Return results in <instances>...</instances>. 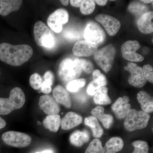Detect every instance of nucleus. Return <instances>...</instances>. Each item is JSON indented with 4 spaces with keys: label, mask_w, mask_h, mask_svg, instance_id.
<instances>
[{
    "label": "nucleus",
    "mask_w": 153,
    "mask_h": 153,
    "mask_svg": "<svg viewBox=\"0 0 153 153\" xmlns=\"http://www.w3.org/2000/svg\"><path fill=\"white\" fill-rule=\"evenodd\" d=\"M92 75L93 80L89 82L87 88L88 94L90 95H94L101 88L105 87L107 83L106 77L98 69L94 70Z\"/></svg>",
    "instance_id": "obj_14"
},
{
    "label": "nucleus",
    "mask_w": 153,
    "mask_h": 153,
    "mask_svg": "<svg viewBox=\"0 0 153 153\" xmlns=\"http://www.w3.org/2000/svg\"><path fill=\"white\" fill-rule=\"evenodd\" d=\"M85 153H105V148L102 147L100 140L95 138L91 141Z\"/></svg>",
    "instance_id": "obj_29"
},
{
    "label": "nucleus",
    "mask_w": 153,
    "mask_h": 153,
    "mask_svg": "<svg viewBox=\"0 0 153 153\" xmlns=\"http://www.w3.org/2000/svg\"><path fill=\"white\" fill-rule=\"evenodd\" d=\"M80 61L82 70L88 74H90L93 72L94 67L92 62L85 59H80Z\"/></svg>",
    "instance_id": "obj_35"
},
{
    "label": "nucleus",
    "mask_w": 153,
    "mask_h": 153,
    "mask_svg": "<svg viewBox=\"0 0 153 153\" xmlns=\"http://www.w3.org/2000/svg\"><path fill=\"white\" fill-rule=\"evenodd\" d=\"M53 94L56 102L63 105L67 108L71 107V102L70 95L63 87L57 85L53 90Z\"/></svg>",
    "instance_id": "obj_18"
},
{
    "label": "nucleus",
    "mask_w": 153,
    "mask_h": 153,
    "mask_svg": "<svg viewBox=\"0 0 153 153\" xmlns=\"http://www.w3.org/2000/svg\"><path fill=\"white\" fill-rule=\"evenodd\" d=\"M130 99L128 96H124L120 97L111 106L113 111L118 119H122L127 115L131 109V105L129 103Z\"/></svg>",
    "instance_id": "obj_15"
},
{
    "label": "nucleus",
    "mask_w": 153,
    "mask_h": 153,
    "mask_svg": "<svg viewBox=\"0 0 153 153\" xmlns=\"http://www.w3.org/2000/svg\"><path fill=\"white\" fill-rule=\"evenodd\" d=\"M125 69L130 73L131 76L128 78L130 85L138 88L144 86L147 82L143 73V68L132 62L128 63L127 66L125 67Z\"/></svg>",
    "instance_id": "obj_11"
},
{
    "label": "nucleus",
    "mask_w": 153,
    "mask_h": 153,
    "mask_svg": "<svg viewBox=\"0 0 153 153\" xmlns=\"http://www.w3.org/2000/svg\"><path fill=\"white\" fill-rule=\"evenodd\" d=\"M124 142L119 137H114L110 139L105 145V153H116L123 149Z\"/></svg>",
    "instance_id": "obj_25"
},
{
    "label": "nucleus",
    "mask_w": 153,
    "mask_h": 153,
    "mask_svg": "<svg viewBox=\"0 0 153 153\" xmlns=\"http://www.w3.org/2000/svg\"><path fill=\"white\" fill-rule=\"evenodd\" d=\"M137 99L143 111L148 114L153 112V98L146 91H140L137 94Z\"/></svg>",
    "instance_id": "obj_22"
},
{
    "label": "nucleus",
    "mask_w": 153,
    "mask_h": 153,
    "mask_svg": "<svg viewBox=\"0 0 153 153\" xmlns=\"http://www.w3.org/2000/svg\"><path fill=\"white\" fill-rule=\"evenodd\" d=\"M84 38L85 41L97 45L102 44L105 38V34L102 28L97 23L90 22L87 23L84 30Z\"/></svg>",
    "instance_id": "obj_8"
},
{
    "label": "nucleus",
    "mask_w": 153,
    "mask_h": 153,
    "mask_svg": "<svg viewBox=\"0 0 153 153\" xmlns=\"http://www.w3.org/2000/svg\"><path fill=\"white\" fill-rule=\"evenodd\" d=\"M33 49L26 44H0V60L13 66H22L33 56Z\"/></svg>",
    "instance_id": "obj_1"
},
{
    "label": "nucleus",
    "mask_w": 153,
    "mask_h": 153,
    "mask_svg": "<svg viewBox=\"0 0 153 153\" xmlns=\"http://www.w3.org/2000/svg\"><path fill=\"white\" fill-rule=\"evenodd\" d=\"M80 59L73 60L66 58L60 63L58 69V75L60 79L64 82H69L77 79L82 72Z\"/></svg>",
    "instance_id": "obj_3"
},
{
    "label": "nucleus",
    "mask_w": 153,
    "mask_h": 153,
    "mask_svg": "<svg viewBox=\"0 0 153 153\" xmlns=\"http://www.w3.org/2000/svg\"><path fill=\"white\" fill-rule=\"evenodd\" d=\"M34 35L36 43L40 47L51 49L55 46V34L42 21H38L34 25Z\"/></svg>",
    "instance_id": "obj_4"
},
{
    "label": "nucleus",
    "mask_w": 153,
    "mask_h": 153,
    "mask_svg": "<svg viewBox=\"0 0 153 153\" xmlns=\"http://www.w3.org/2000/svg\"><path fill=\"white\" fill-rule=\"evenodd\" d=\"M91 114L94 117L98 119L101 122L103 126L105 128H109L114 121L112 116L104 113V108L103 107L98 106L93 108L91 111Z\"/></svg>",
    "instance_id": "obj_21"
},
{
    "label": "nucleus",
    "mask_w": 153,
    "mask_h": 153,
    "mask_svg": "<svg viewBox=\"0 0 153 153\" xmlns=\"http://www.w3.org/2000/svg\"><path fill=\"white\" fill-rule=\"evenodd\" d=\"M95 3H96L97 4L100 6H105L106 5L107 3V1H105V0H97V1H94Z\"/></svg>",
    "instance_id": "obj_39"
},
{
    "label": "nucleus",
    "mask_w": 153,
    "mask_h": 153,
    "mask_svg": "<svg viewBox=\"0 0 153 153\" xmlns=\"http://www.w3.org/2000/svg\"><path fill=\"white\" fill-rule=\"evenodd\" d=\"M98 50V45L89 41L82 40L76 42L72 49V52L77 57H89L94 55Z\"/></svg>",
    "instance_id": "obj_13"
},
{
    "label": "nucleus",
    "mask_w": 153,
    "mask_h": 153,
    "mask_svg": "<svg viewBox=\"0 0 153 153\" xmlns=\"http://www.w3.org/2000/svg\"><path fill=\"white\" fill-rule=\"evenodd\" d=\"M153 13L148 11L140 17L137 22L138 29L141 33L145 34L153 33Z\"/></svg>",
    "instance_id": "obj_17"
},
{
    "label": "nucleus",
    "mask_w": 153,
    "mask_h": 153,
    "mask_svg": "<svg viewBox=\"0 0 153 153\" xmlns=\"http://www.w3.org/2000/svg\"><path fill=\"white\" fill-rule=\"evenodd\" d=\"M86 83L85 79L80 78L72 80L68 82L66 88L70 92H75L78 91L80 88L83 87Z\"/></svg>",
    "instance_id": "obj_30"
},
{
    "label": "nucleus",
    "mask_w": 153,
    "mask_h": 153,
    "mask_svg": "<svg viewBox=\"0 0 153 153\" xmlns=\"http://www.w3.org/2000/svg\"><path fill=\"white\" fill-rule=\"evenodd\" d=\"M41 88V91L45 94H48L52 91V87L51 85L44 81H43Z\"/></svg>",
    "instance_id": "obj_37"
},
{
    "label": "nucleus",
    "mask_w": 153,
    "mask_h": 153,
    "mask_svg": "<svg viewBox=\"0 0 153 153\" xmlns=\"http://www.w3.org/2000/svg\"><path fill=\"white\" fill-rule=\"evenodd\" d=\"M2 139L6 144L17 148L26 147L32 142L30 135L18 131L6 132L3 134Z\"/></svg>",
    "instance_id": "obj_7"
},
{
    "label": "nucleus",
    "mask_w": 153,
    "mask_h": 153,
    "mask_svg": "<svg viewBox=\"0 0 153 153\" xmlns=\"http://www.w3.org/2000/svg\"><path fill=\"white\" fill-rule=\"evenodd\" d=\"M82 1L81 0H71L70 3L71 5L76 7H79L81 5Z\"/></svg>",
    "instance_id": "obj_38"
},
{
    "label": "nucleus",
    "mask_w": 153,
    "mask_h": 153,
    "mask_svg": "<svg viewBox=\"0 0 153 153\" xmlns=\"http://www.w3.org/2000/svg\"><path fill=\"white\" fill-rule=\"evenodd\" d=\"M7 123L4 120L0 117V129L4 128L6 126Z\"/></svg>",
    "instance_id": "obj_40"
},
{
    "label": "nucleus",
    "mask_w": 153,
    "mask_h": 153,
    "mask_svg": "<svg viewBox=\"0 0 153 153\" xmlns=\"http://www.w3.org/2000/svg\"><path fill=\"white\" fill-rule=\"evenodd\" d=\"M69 15L65 9H59L49 16L47 25L53 32L59 33L63 29V25L68 22Z\"/></svg>",
    "instance_id": "obj_9"
},
{
    "label": "nucleus",
    "mask_w": 153,
    "mask_h": 153,
    "mask_svg": "<svg viewBox=\"0 0 153 153\" xmlns=\"http://www.w3.org/2000/svg\"><path fill=\"white\" fill-rule=\"evenodd\" d=\"M36 153H53V152L51 150H46L41 152H38Z\"/></svg>",
    "instance_id": "obj_42"
},
{
    "label": "nucleus",
    "mask_w": 153,
    "mask_h": 153,
    "mask_svg": "<svg viewBox=\"0 0 153 153\" xmlns=\"http://www.w3.org/2000/svg\"><path fill=\"white\" fill-rule=\"evenodd\" d=\"M108 88L106 87L101 88L94 94V101L96 104L105 105L111 103V100L108 94Z\"/></svg>",
    "instance_id": "obj_27"
},
{
    "label": "nucleus",
    "mask_w": 153,
    "mask_h": 153,
    "mask_svg": "<svg viewBox=\"0 0 153 153\" xmlns=\"http://www.w3.org/2000/svg\"><path fill=\"white\" fill-rule=\"evenodd\" d=\"M89 138V133L86 130L82 131L77 130L71 134L69 140L70 143L75 146L81 147L83 144L88 141Z\"/></svg>",
    "instance_id": "obj_23"
},
{
    "label": "nucleus",
    "mask_w": 153,
    "mask_h": 153,
    "mask_svg": "<svg viewBox=\"0 0 153 153\" xmlns=\"http://www.w3.org/2000/svg\"><path fill=\"white\" fill-rule=\"evenodd\" d=\"M150 116L148 113L130 109L125 117L124 126L129 131L145 128L148 125Z\"/></svg>",
    "instance_id": "obj_5"
},
{
    "label": "nucleus",
    "mask_w": 153,
    "mask_h": 153,
    "mask_svg": "<svg viewBox=\"0 0 153 153\" xmlns=\"http://www.w3.org/2000/svg\"><path fill=\"white\" fill-rule=\"evenodd\" d=\"M39 105L46 114H57L60 110V107L54 99L50 96L46 94L41 96L39 99Z\"/></svg>",
    "instance_id": "obj_16"
},
{
    "label": "nucleus",
    "mask_w": 153,
    "mask_h": 153,
    "mask_svg": "<svg viewBox=\"0 0 153 153\" xmlns=\"http://www.w3.org/2000/svg\"><path fill=\"white\" fill-rule=\"evenodd\" d=\"M82 119L75 113L69 112L61 120V128L64 130H68L79 125L82 122Z\"/></svg>",
    "instance_id": "obj_19"
},
{
    "label": "nucleus",
    "mask_w": 153,
    "mask_h": 153,
    "mask_svg": "<svg viewBox=\"0 0 153 153\" xmlns=\"http://www.w3.org/2000/svg\"><path fill=\"white\" fill-rule=\"evenodd\" d=\"M143 73L145 79L147 81L153 82V68L150 64L144 66L143 68Z\"/></svg>",
    "instance_id": "obj_34"
},
{
    "label": "nucleus",
    "mask_w": 153,
    "mask_h": 153,
    "mask_svg": "<svg viewBox=\"0 0 153 153\" xmlns=\"http://www.w3.org/2000/svg\"><path fill=\"white\" fill-rule=\"evenodd\" d=\"M140 47L139 43L136 41H128L122 45L121 50L123 57L126 60L131 62H140L144 58L141 55L138 54L136 51Z\"/></svg>",
    "instance_id": "obj_10"
},
{
    "label": "nucleus",
    "mask_w": 153,
    "mask_h": 153,
    "mask_svg": "<svg viewBox=\"0 0 153 153\" xmlns=\"http://www.w3.org/2000/svg\"><path fill=\"white\" fill-rule=\"evenodd\" d=\"M132 145L134 147V151L132 153H149V145L146 142L141 140L135 141Z\"/></svg>",
    "instance_id": "obj_32"
},
{
    "label": "nucleus",
    "mask_w": 153,
    "mask_h": 153,
    "mask_svg": "<svg viewBox=\"0 0 153 153\" xmlns=\"http://www.w3.org/2000/svg\"><path fill=\"white\" fill-rule=\"evenodd\" d=\"M60 1L62 3V4L65 6L68 5V3H69V1L68 0H61Z\"/></svg>",
    "instance_id": "obj_41"
},
{
    "label": "nucleus",
    "mask_w": 153,
    "mask_h": 153,
    "mask_svg": "<svg viewBox=\"0 0 153 153\" xmlns=\"http://www.w3.org/2000/svg\"><path fill=\"white\" fill-rule=\"evenodd\" d=\"M95 20L103 26L109 36L116 35L120 29L121 24L120 21L109 15L99 14L96 16Z\"/></svg>",
    "instance_id": "obj_12"
},
{
    "label": "nucleus",
    "mask_w": 153,
    "mask_h": 153,
    "mask_svg": "<svg viewBox=\"0 0 153 153\" xmlns=\"http://www.w3.org/2000/svg\"><path fill=\"white\" fill-rule=\"evenodd\" d=\"M26 101L25 95L20 88H14L11 91L8 98H0V115H7L13 111L24 106Z\"/></svg>",
    "instance_id": "obj_2"
},
{
    "label": "nucleus",
    "mask_w": 153,
    "mask_h": 153,
    "mask_svg": "<svg viewBox=\"0 0 153 153\" xmlns=\"http://www.w3.org/2000/svg\"><path fill=\"white\" fill-rule=\"evenodd\" d=\"M141 1L146 3V4H149V3L152 2L153 1L152 0H143V1Z\"/></svg>",
    "instance_id": "obj_43"
},
{
    "label": "nucleus",
    "mask_w": 153,
    "mask_h": 153,
    "mask_svg": "<svg viewBox=\"0 0 153 153\" xmlns=\"http://www.w3.org/2000/svg\"><path fill=\"white\" fill-rule=\"evenodd\" d=\"M95 7L94 1L85 0L82 1L80 7V10L83 15H88L91 14L94 11Z\"/></svg>",
    "instance_id": "obj_31"
},
{
    "label": "nucleus",
    "mask_w": 153,
    "mask_h": 153,
    "mask_svg": "<svg viewBox=\"0 0 153 153\" xmlns=\"http://www.w3.org/2000/svg\"><path fill=\"white\" fill-rule=\"evenodd\" d=\"M116 52L114 46L112 44H109L97 50L94 54L96 63L105 73H107L112 68Z\"/></svg>",
    "instance_id": "obj_6"
},
{
    "label": "nucleus",
    "mask_w": 153,
    "mask_h": 153,
    "mask_svg": "<svg viewBox=\"0 0 153 153\" xmlns=\"http://www.w3.org/2000/svg\"><path fill=\"white\" fill-rule=\"evenodd\" d=\"M43 83L42 77L38 73L32 74L30 78V83L31 87L35 90H38L41 88Z\"/></svg>",
    "instance_id": "obj_33"
},
{
    "label": "nucleus",
    "mask_w": 153,
    "mask_h": 153,
    "mask_svg": "<svg viewBox=\"0 0 153 153\" xmlns=\"http://www.w3.org/2000/svg\"><path fill=\"white\" fill-rule=\"evenodd\" d=\"M84 123L85 125L90 127L93 136L96 138H100L103 134V129L97 119L94 117L90 116L85 118L84 120Z\"/></svg>",
    "instance_id": "obj_26"
},
{
    "label": "nucleus",
    "mask_w": 153,
    "mask_h": 153,
    "mask_svg": "<svg viewBox=\"0 0 153 153\" xmlns=\"http://www.w3.org/2000/svg\"><path fill=\"white\" fill-rule=\"evenodd\" d=\"M22 3L23 1L21 0H0V14L6 16L19 10Z\"/></svg>",
    "instance_id": "obj_20"
},
{
    "label": "nucleus",
    "mask_w": 153,
    "mask_h": 153,
    "mask_svg": "<svg viewBox=\"0 0 153 153\" xmlns=\"http://www.w3.org/2000/svg\"><path fill=\"white\" fill-rule=\"evenodd\" d=\"M44 81L51 86L53 85L54 81V75L51 71H47L44 75Z\"/></svg>",
    "instance_id": "obj_36"
},
{
    "label": "nucleus",
    "mask_w": 153,
    "mask_h": 153,
    "mask_svg": "<svg viewBox=\"0 0 153 153\" xmlns=\"http://www.w3.org/2000/svg\"><path fill=\"white\" fill-rule=\"evenodd\" d=\"M61 123L60 116L57 114L48 115L43 121L44 127L54 132L58 131L61 126Z\"/></svg>",
    "instance_id": "obj_24"
},
{
    "label": "nucleus",
    "mask_w": 153,
    "mask_h": 153,
    "mask_svg": "<svg viewBox=\"0 0 153 153\" xmlns=\"http://www.w3.org/2000/svg\"><path fill=\"white\" fill-rule=\"evenodd\" d=\"M129 11L136 16H141L148 12L146 6L137 2H133L130 4L128 7Z\"/></svg>",
    "instance_id": "obj_28"
}]
</instances>
